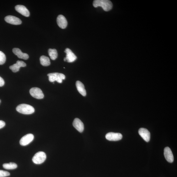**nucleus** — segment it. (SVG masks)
<instances>
[{
  "instance_id": "f257e3e1",
  "label": "nucleus",
  "mask_w": 177,
  "mask_h": 177,
  "mask_svg": "<svg viewBox=\"0 0 177 177\" xmlns=\"http://www.w3.org/2000/svg\"><path fill=\"white\" fill-rule=\"evenodd\" d=\"M93 6L95 8L101 7L105 11H108L112 8V2L108 0H95L93 2Z\"/></svg>"
},
{
  "instance_id": "f03ea898",
  "label": "nucleus",
  "mask_w": 177,
  "mask_h": 177,
  "mask_svg": "<svg viewBox=\"0 0 177 177\" xmlns=\"http://www.w3.org/2000/svg\"><path fill=\"white\" fill-rule=\"evenodd\" d=\"M16 110L18 112L24 115L31 114L34 112V109L32 106L25 104L18 106Z\"/></svg>"
},
{
  "instance_id": "7ed1b4c3",
  "label": "nucleus",
  "mask_w": 177,
  "mask_h": 177,
  "mask_svg": "<svg viewBox=\"0 0 177 177\" xmlns=\"http://www.w3.org/2000/svg\"><path fill=\"white\" fill-rule=\"evenodd\" d=\"M49 80L51 82L57 81L59 83H62V80L65 79V76L63 74L58 73H50L48 74Z\"/></svg>"
},
{
  "instance_id": "20e7f679",
  "label": "nucleus",
  "mask_w": 177,
  "mask_h": 177,
  "mask_svg": "<svg viewBox=\"0 0 177 177\" xmlns=\"http://www.w3.org/2000/svg\"><path fill=\"white\" fill-rule=\"evenodd\" d=\"M46 158V155L43 152H39L34 155L32 161L34 164H40L44 163Z\"/></svg>"
},
{
  "instance_id": "39448f33",
  "label": "nucleus",
  "mask_w": 177,
  "mask_h": 177,
  "mask_svg": "<svg viewBox=\"0 0 177 177\" xmlns=\"http://www.w3.org/2000/svg\"><path fill=\"white\" fill-rule=\"evenodd\" d=\"M30 93L32 97L38 99H41L44 97V95L40 88L37 87L32 88L30 91Z\"/></svg>"
},
{
  "instance_id": "423d86ee",
  "label": "nucleus",
  "mask_w": 177,
  "mask_h": 177,
  "mask_svg": "<svg viewBox=\"0 0 177 177\" xmlns=\"http://www.w3.org/2000/svg\"><path fill=\"white\" fill-rule=\"evenodd\" d=\"M65 52L66 54V57L64 59L65 62L67 61V62L70 63L76 61L77 58L76 56L70 49L66 48Z\"/></svg>"
},
{
  "instance_id": "0eeeda50",
  "label": "nucleus",
  "mask_w": 177,
  "mask_h": 177,
  "mask_svg": "<svg viewBox=\"0 0 177 177\" xmlns=\"http://www.w3.org/2000/svg\"><path fill=\"white\" fill-rule=\"evenodd\" d=\"M106 139L109 141H117L122 139V134L119 133L110 132L106 134Z\"/></svg>"
},
{
  "instance_id": "6e6552de",
  "label": "nucleus",
  "mask_w": 177,
  "mask_h": 177,
  "mask_svg": "<svg viewBox=\"0 0 177 177\" xmlns=\"http://www.w3.org/2000/svg\"><path fill=\"white\" fill-rule=\"evenodd\" d=\"M34 136L33 134H29L23 136L20 141L21 146H25L29 144L33 140Z\"/></svg>"
},
{
  "instance_id": "1a4fd4ad",
  "label": "nucleus",
  "mask_w": 177,
  "mask_h": 177,
  "mask_svg": "<svg viewBox=\"0 0 177 177\" xmlns=\"http://www.w3.org/2000/svg\"><path fill=\"white\" fill-rule=\"evenodd\" d=\"M5 20L8 23L15 25H20L22 23V21L18 18L12 16H6L5 18Z\"/></svg>"
},
{
  "instance_id": "9d476101",
  "label": "nucleus",
  "mask_w": 177,
  "mask_h": 177,
  "mask_svg": "<svg viewBox=\"0 0 177 177\" xmlns=\"http://www.w3.org/2000/svg\"><path fill=\"white\" fill-rule=\"evenodd\" d=\"M140 136L147 142L149 141L150 139V133L147 129L144 128H140L139 131Z\"/></svg>"
},
{
  "instance_id": "9b49d317",
  "label": "nucleus",
  "mask_w": 177,
  "mask_h": 177,
  "mask_svg": "<svg viewBox=\"0 0 177 177\" xmlns=\"http://www.w3.org/2000/svg\"><path fill=\"white\" fill-rule=\"evenodd\" d=\"M164 155L166 160L170 163H172L174 161V157L171 148L166 147L164 149Z\"/></svg>"
},
{
  "instance_id": "f8f14e48",
  "label": "nucleus",
  "mask_w": 177,
  "mask_h": 177,
  "mask_svg": "<svg viewBox=\"0 0 177 177\" xmlns=\"http://www.w3.org/2000/svg\"><path fill=\"white\" fill-rule=\"evenodd\" d=\"M75 128L79 132L82 133L84 130V125L83 123L78 118H76L74 120L73 123Z\"/></svg>"
},
{
  "instance_id": "ddd939ff",
  "label": "nucleus",
  "mask_w": 177,
  "mask_h": 177,
  "mask_svg": "<svg viewBox=\"0 0 177 177\" xmlns=\"http://www.w3.org/2000/svg\"><path fill=\"white\" fill-rule=\"evenodd\" d=\"M15 8L17 12L22 15L26 17L29 16V11L25 6L22 5H17L16 6Z\"/></svg>"
},
{
  "instance_id": "4468645a",
  "label": "nucleus",
  "mask_w": 177,
  "mask_h": 177,
  "mask_svg": "<svg viewBox=\"0 0 177 177\" xmlns=\"http://www.w3.org/2000/svg\"><path fill=\"white\" fill-rule=\"evenodd\" d=\"M26 66V64L22 61H17L16 63L10 66V69L14 73L18 72L21 67H25Z\"/></svg>"
},
{
  "instance_id": "2eb2a0df",
  "label": "nucleus",
  "mask_w": 177,
  "mask_h": 177,
  "mask_svg": "<svg viewBox=\"0 0 177 177\" xmlns=\"http://www.w3.org/2000/svg\"><path fill=\"white\" fill-rule=\"evenodd\" d=\"M57 22L58 26L63 29L67 27L68 24L66 18L62 15H59L58 16Z\"/></svg>"
},
{
  "instance_id": "dca6fc26",
  "label": "nucleus",
  "mask_w": 177,
  "mask_h": 177,
  "mask_svg": "<svg viewBox=\"0 0 177 177\" xmlns=\"http://www.w3.org/2000/svg\"><path fill=\"white\" fill-rule=\"evenodd\" d=\"M13 52L14 54L16 55L19 58L27 60L29 58V55L26 53L22 52L19 48H14L13 49Z\"/></svg>"
},
{
  "instance_id": "f3484780",
  "label": "nucleus",
  "mask_w": 177,
  "mask_h": 177,
  "mask_svg": "<svg viewBox=\"0 0 177 177\" xmlns=\"http://www.w3.org/2000/svg\"><path fill=\"white\" fill-rule=\"evenodd\" d=\"M76 86L78 91L83 96L86 95V92L84 84L80 81H77L76 83Z\"/></svg>"
},
{
  "instance_id": "a211bd4d",
  "label": "nucleus",
  "mask_w": 177,
  "mask_h": 177,
  "mask_svg": "<svg viewBox=\"0 0 177 177\" xmlns=\"http://www.w3.org/2000/svg\"><path fill=\"white\" fill-rule=\"evenodd\" d=\"M40 61L41 64L44 66H48L51 64L49 58L45 56H41L40 58Z\"/></svg>"
},
{
  "instance_id": "6ab92c4d",
  "label": "nucleus",
  "mask_w": 177,
  "mask_h": 177,
  "mask_svg": "<svg viewBox=\"0 0 177 177\" xmlns=\"http://www.w3.org/2000/svg\"><path fill=\"white\" fill-rule=\"evenodd\" d=\"M48 53L50 58L52 60H55L58 57V52L56 49H49Z\"/></svg>"
},
{
  "instance_id": "aec40b11",
  "label": "nucleus",
  "mask_w": 177,
  "mask_h": 177,
  "mask_svg": "<svg viewBox=\"0 0 177 177\" xmlns=\"http://www.w3.org/2000/svg\"><path fill=\"white\" fill-rule=\"evenodd\" d=\"M3 167L7 170H13L17 168V165L13 162L9 164H5L3 165Z\"/></svg>"
},
{
  "instance_id": "412c9836",
  "label": "nucleus",
  "mask_w": 177,
  "mask_h": 177,
  "mask_svg": "<svg viewBox=\"0 0 177 177\" xmlns=\"http://www.w3.org/2000/svg\"><path fill=\"white\" fill-rule=\"evenodd\" d=\"M6 61V56L4 53L0 51V65L4 64Z\"/></svg>"
},
{
  "instance_id": "4be33fe9",
  "label": "nucleus",
  "mask_w": 177,
  "mask_h": 177,
  "mask_svg": "<svg viewBox=\"0 0 177 177\" xmlns=\"http://www.w3.org/2000/svg\"><path fill=\"white\" fill-rule=\"evenodd\" d=\"M10 175V173L7 171L0 170V177H5Z\"/></svg>"
},
{
  "instance_id": "5701e85b",
  "label": "nucleus",
  "mask_w": 177,
  "mask_h": 177,
  "mask_svg": "<svg viewBox=\"0 0 177 177\" xmlns=\"http://www.w3.org/2000/svg\"><path fill=\"white\" fill-rule=\"evenodd\" d=\"M4 80L2 77L0 76V87L3 86L4 85Z\"/></svg>"
},
{
  "instance_id": "b1692460",
  "label": "nucleus",
  "mask_w": 177,
  "mask_h": 177,
  "mask_svg": "<svg viewBox=\"0 0 177 177\" xmlns=\"http://www.w3.org/2000/svg\"><path fill=\"white\" fill-rule=\"evenodd\" d=\"M5 125V123L2 120H0V129L4 127Z\"/></svg>"
},
{
  "instance_id": "393cba45",
  "label": "nucleus",
  "mask_w": 177,
  "mask_h": 177,
  "mask_svg": "<svg viewBox=\"0 0 177 177\" xmlns=\"http://www.w3.org/2000/svg\"><path fill=\"white\" fill-rule=\"evenodd\" d=\"M1 100H0V103H1Z\"/></svg>"
}]
</instances>
